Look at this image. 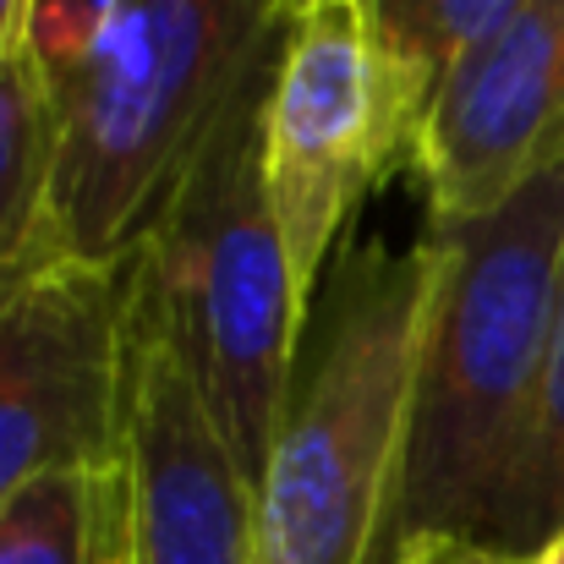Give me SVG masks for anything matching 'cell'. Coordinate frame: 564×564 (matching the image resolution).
Returning a JSON list of instances; mask_svg holds the SVG:
<instances>
[{
  "label": "cell",
  "mask_w": 564,
  "mask_h": 564,
  "mask_svg": "<svg viewBox=\"0 0 564 564\" xmlns=\"http://www.w3.org/2000/svg\"><path fill=\"white\" fill-rule=\"evenodd\" d=\"M433 285L411 378V427L389 554L427 538L505 543L554 340L564 274V160L477 219L422 230Z\"/></svg>",
  "instance_id": "1"
},
{
  "label": "cell",
  "mask_w": 564,
  "mask_h": 564,
  "mask_svg": "<svg viewBox=\"0 0 564 564\" xmlns=\"http://www.w3.org/2000/svg\"><path fill=\"white\" fill-rule=\"evenodd\" d=\"M269 0H50L33 55L55 110L44 252L132 263L252 61Z\"/></svg>",
  "instance_id": "2"
},
{
  "label": "cell",
  "mask_w": 564,
  "mask_h": 564,
  "mask_svg": "<svg viewBox=\"0 0 564 564\" xmlns=\"http://www.w3.org/2000/svg\"><path fill=\"white\" fill-rule=\"evenodd\" d=\"M433 252L340 241L258 477V564H394L411 378Z\"/></svg>",
  "instance_id": "3"
},
{
  "label": "cell",
  "mask_w": 564,
  "mask_h": 564,
  "mask_svg": "<svg viewBox=\"0 0 564 564\" xmlns=\"http://www.w3.org/2000/svg\"><path fill=\"white\" fill-rule=\"evenodd\" d=\"M274 50L252 61L171 208L138 252V291L182 351L241 471L258 482L291 389L307 307L263 182V94Z\"/></svg>",
  "instance_id": "4"
},
{
  "label": "cell",
  "mask_w": 564,
  "mask_h": 564,
  "mask_svg": "<svg viewBox=\"0 0 564 564\" xmlns=\"http://www.w3.org/2000/svg\"><path fill=\"white\" fill-rule=\"evenodd\" d=\"M433 83L389 44L368 0H313L280 22L263 94V182L313 313L351 214L394 171H416Z\"/></svg>",
  "instance_id": "5"
},
{
  "label": "cell",
  "mask_w": 564,
  "mask_h": 564,
  "mask_svg": "<svg viewBox=\"0 0 564 564\" xmlns=\"http://www.w3.org/2000/svg\"><path fill=\"white\" fill-rule=\"evenodd\" d=\"M132 263L33 252L0 274V505L44 471L127 455Z\"/></svg>",
  "instance_id": "6"
},
{
  "label": "cell",
  "mask_w": 564,
  "mask_h": 564,
  "mask_svg": "<svg viewBox=\"0 0 564 564\" xmlns=\"http://www.w3.org/2000/svg\"><path fill=\"white\" fill-rule=\"evenodd\" d=\"M121 460L132 564H258V482L241 471L182 351L138 291V263Z\"/></svg>",
  "instance_id": "7"
},
{
  "label": "cell",
  "mask_w": 564,
  "mask_h": 564,
  "mask_svg": "<svg viewBox=\"0 0 564 564\" xmlns=\"http://www.w3.org/2000/svg\"><path fill=\"white\" fill-rule=\"evenodd\" d=\"M564 160V0H527L433 94L416 182L427 219L494 214Z\"/></svg>",
  "instance_id": "8"
},
{
  "label": "cell",
  "mask_w": 564,
  "mask_h": 564,
  "mask_svg": "<svg viewBox=\"0 0 564 564\" xmlns=\"http://www.w3.org/2000/svg\"><path fill=\"white\" fill-rule=\"evenodd\" d=\"M55 192V110L33 44L0 66V274L44 252Z\"/></svg>",
  "instance_id": "9"
},
{
  "label": "cell",
  "mask_w": 564,
  "mask_h": 564,
  "mask_svg": "<svg viewBox=\"0 0 564 564\" xmlns=\"http://www.w3.org/2000/svg\"><path fill=\"white\" fill-rule=\"evenodd\" d=\"M105 471H44L22 482L0 505V564H94Z\"/></svg>",
  "instance_id": "10"
},
{
  "label": "cell",
  "mask_w": 564,
  "mask_h": 564,
  "mask_svg": "<svg viewBox=\"0 0 564 564\" xmlns=\"http://www.w3.org/2000/svg\"><path fill=\"white\" fill-rule=\"evenodd\" d=\"M378 28L389 33V44L433 83H438L471 55L482 50L527 0H368Z\"/></svg>",
  "instance_id": "11"
},
{
  "label": "cell",
  "mask_w": 564,
  "mask_h": 564,
  "mask_svg": "<svg viewBox=\"0 0 564 564\" xmlns=\"http://www.w3.org/2000/svg\"><path fill=\"white\" fill-rule=\"evenodd\" d=\"M554 538H564V274L543 394H538V438H532V460H527V477H521V494L505 527V549L543 554Z\"/></svg>",
  "instance_id": "12"
},
{
  "label": "cell",
  "mask_w": 564,
  "mask_h": 564,
  "mask_svg": "<svg viewBox=\"0 0 564 564\" xmlns=\"http://www.w3.org/2000/svg\"><path fill=\"white\" fill-rule=\"evenodd\" d=\"M94 564H132V527H127V460L105 471V499H99V549Z\"/></svg>",
  "instance_id": "13"
},
{
  "label": "cell",
  "mask_w": 564,
  "mask_h": 564,
  "mask_svg": "<svg viewBox=\"0 0 564 564\" xmlns=\"http://www.w3.org/2000/svg\"><path fill=\"white\" fill-rule=\"evenodd\" d=\"M405 564H538V554L482 543V538H427L405 554Z\"/></svg>",
  "instance_id": "14"
},
{
  "label": "cell",
  "mask_w": 564,
  "mask_h": 564,
  "mask_svg": "<svg viewBox=\"0 0 564 564\" xmlns=\"http://www.w3.org/2000/svg\"><path fill=\"white\" fill-rule=\"evenodd\" d=\"M33 22H39V0H0V66L33 44Z\"/></svg>",
  "instance_id": "15"
},
{
  "label": "cell",
  "mask_w": 564,
  "mask_h": 564,
  "mask_svg": "<svg viewBox=\"0 0 564 564\" xmlns=\"http://www.w3.org/2000/svg\"><path fill=\"white\" fill-rule=\"evenodd\" d=\"M302 6H313V0H269V11H274V22H285V17H296Z\"/></svg>",
  "instance_id": "16"
},
{
  "label": "cell",
  "mask_w": 564,
  "mask_h": 564,
  "mask_svg": "<svg viewBox=\"0 0 564 564\" xmlns=\"http://www.w3.org/2000/svg\"><path fill=\"white\" fill-rule=\"evenodd\" d=\"M538 564H564V538H554V543L538 554Z\"/></svg>",
  "instance_id": "17"
}]
</instances>
